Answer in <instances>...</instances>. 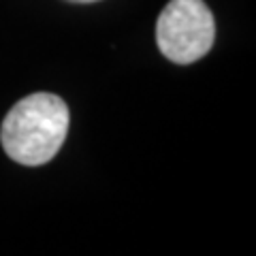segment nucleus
Wrapping results in <instances>:
<instances>
[{"label":"nucleus","mask_w":256,"mask_h":256,"mask_svg":"<svg viewBox=\"0 0 256 256\" xmlns=\"http://www.w3.org/2000/svg\"><path fill=\"white\" fill-rule=\"evenodd\" d=\"M68 2H96V0H68Z\"/></svg>","instance_id":"3"},{"label":"nucleus","mask_w":256,"mask_h":256,"mask_svg":"<svg viewBox=\"0 0 256 256\" xmlns=\"http://www.w3.org/2000/svg\"><path fill=\"white\" fill-rule=\"evenodd\" d=\"M68 107L60 96L36 92L6 114L0 141L11 160L26 166L45 164L58 154L68 132Z\"/></svg>","instance_id":"1"},{"label":"nucleus","mask_w":256,"mask_h":256,"mask_svg":"<svg viewBox=\"0 0 256 256\" xmlns=\"http://www.w3.org/2000/svg\"><path fill=\"white\" fill-rule=\"evenodd\" d=\"M216 22L203 0H171L156 24L158 50L175 64H192L212 50Z\"/></svg>","instance_id":"2"}]
</instances>
